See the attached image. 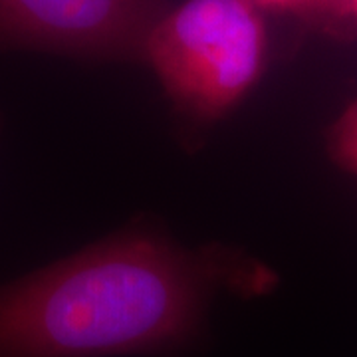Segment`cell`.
<instances>
[{"instance_id": "6da1fadb", "label": "cell", "mask_w": 357, "mask_h": 357, "mask_svg": "<svg viewBox=\"0 0 357 357\" xmlns=\"http://www.w3.org/2000/svg\"><path fill=\"white\" fill-rule=\"evenodd\" d=\"M227 266L147 232L0 286V357H109L185 344Z\"/></svg>"}, {"instance_id": "7a4b0ae2", "label": "cell", "mask_w": 357, "mask_h": 357, "mask_svg": "<svg viewBox=\"0 0 357 357\" xmlns=\"http://www.w3.org/2000/svg\"><path fill=\"white\" fill-rule=\"evenodd\" d=\"M266 52L255 0H185L153 26L143 62L185 114L218 119L258 82Z\"/></svg>"}, {"instance_id": "3957f363", "label": "cell", "mask_w": 357, "mask_h": 357, "mask_svg": "<svg viewBox=\"0 0 357 357\" xmlns=\"http://www.w3.org/2000/svg\"><path fill=\"white\" fill-rule=\"evenodd\" d=\"M165 0H0V50L143 60Z\"/></svg>"}, {"instance_id": "277c9868", "label": "cell", "mask_w": 357, "mask_h": 357, "mask_svg": "<svg viewBox=\"0 0 357 357\" xmlns=\"http://www.w3.org/2000/svg\"><path fill=\"white\" fill-rule=\"evenodd\" d=\"M328 145L333 161L357 177V100L349 103L333 121Z\"/></svg>"}, {"instance_id": "5b68a950", "label": "cell", "mask_w": 357, "mask_h": 357, "mask_svg": "<svg viewBox=\"0 0 357 357\" xmlns=\"http://www.w3.org/2000/svg\"><path fill=\"white\" fill-rule=\"evenodd\" d=\"M262 8H280V10H302L316 6L324 0H255Z\"/></svg>"}, {"instance_id": "8992f818", "label": "cell", "mask_w": 357, "mask_h": 357, "mask_svg": "<svg viewBox=\"0 0 357 357\" xmlns=\"http://www.w3.org/2000/svg\"><path fill=\"white\" fill-rule=\"evenodd\" d=\"M332 2H337L340 6H344L345 10L354 14L357 10V0H332Z\"/></svg>"}, {"instance_id": "52a82bcc", "label": "cell", "mask_w": 357, "mask_h": 357, "mask_svg": "<svg viewBox=\"0 0 357 357\" xmlns=\"http://www.w3.org/2000/svg\"><path fill=\"white\" fill-rule=\"evenodd\" d=\"M354 16H356V18H357V10H356V13H354Z\"/></svg>"}]
</instances>
